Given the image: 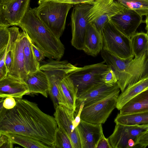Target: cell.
Wrapping results in <instances>:
<instances>
[{"instance_id":"4dcf8cb0","label":"cell","mask_w":148,"mask_h":148,"mask_svg":"<svg viewBox=\"0 0 148 148\" xmlns=\"http://www.w3.org/2000/svg\"><path fill=\"white\" fill-rule=\"evenodd\" d=\"M136 147L145 148L148 146V130L141 132L136 140Z\"/></svg>"},{"instance_id":"60d3db41","label":"cell","mask_w":148,"mask_h":148,"mask_svg":"<svg viewBox=\"0 0 148 148\" xmlns=\"http://www.w3.org/2000/svg\"><path fill=\"white\" fill-rule=\"evenodd\" d=\"M11 0H0V3L5 2Z\"/></svg>"},{"instance_id":"ffe728a7","label":"cell","mask_w":148,"mask_h":148,"mask_svg":"<svg viewBox=\"0 0 148 148\" xmlns=\"http://www.w3.org/2000/svg\"><path fill=\"white\" fill-rule=\"evenodd\" d=\"M29 88V94H40L47 98L49 83L45 73L40 69L35 72L27 74L24 80Z\"/></svg>"},{"instance_id":"3957f363","label":"cell","mask_w":148,"mask_h":148,"mask_svg":"<svg viewBox=\"0 0 148 148\" xmlns=\"http://www.w3.org/2000/svg\"><path fill=\"white\" fill-rule=\"evenodd\" d=\"M18 26L26 32L32 42L44 53L46 57L57 60L63 57L65 49L60 39L53 34L29 8Z\"/></svg>"},{"instance_id":"7c38bea8","label":"cell","mask_w":148,"mask_h":148,"mask_svg":"<svg viewBox=\"0 0 148 148\" xmlns=\"http://www.w3.org/2000/svg\"><path fill=\"white\" fill-rule=\"evenodd\" d=\"M55 110L53 115L58 127L69 138L73 148H82L77 127L75 128L73 124L75 112L62 105H58Z\"/></svg>"},{"instance_id":"8d00e7d4","label":"cell","mask_w":148,"mask_h":148,"mask_svg":"<svg viewBox=\"0 0 148 148\" xmlns=\"http://www.w3.org/2000/svg\"><path fill=\"white\" fill-rule=\"evenodd\" d=\"M96 148H112L108 138H106L103 134L100 138Z\"/></svg>"},{"instance_id":"52a82bcc","label":"cell","mask_w":148,"mask_h":148,"mask_svg":"<svg viewBox=\"0 0 148 148\" xmlns=\"http://www.w3.org/2000/svg\"><path fill=\"white\" fill-rule=\"evenodd\" d=\"M120 90L101 100L84 107L81 114V119L94 124L104 123L116 108V100Z\"/></svg>"},{"instance_id":"5bb4252c","label":"cell","mask_w":148,"mask_h":148,"mask_svg":"<svg viewBox=\"0 0 148 148\" xmlns=\"http://www.w3.org/2000/svg\"><path fill=\"white\" fill-rule=\"evenodd\" d=\"M111 20L123 33L130 38L136 33L143 21L142 16L135 11L125 7Z\"/></svg>"},{"instance_id":"4316f807","label":"cell","mask_w":148,"mask_h":148,"mask_svg":"<svg viewBox=\"0 0 148 148\" xmlns=\"http://www.w3.org/2000/svg\"><path fill=\"white\" fill-rule=\"evenodd\" d=\"M125 8L133 10L143 16L148 14V0H117Z\"/></svg>"},{"instance_id":"6da1fadb","label":"cell","mask_w":148,"mask_h":148,"mask_svg":"<svg viewBox=\"0 0 148 148\" xmlns=\"http://www.w3.org/2000/svg\"><path fill=\"white\" fill-rule=\"evenodd\" d=\"M15 99V106L0 116V133L29 137L53 148L58 127L55 117L42 112L36 103Z\"/></svg>"},{"instance_id":"836d02e7","label":"cell","mask_w":148,"mask_h":148,"mask_svg":"<svg viewBox=\"0 0 148 148\" xmlns=\"http://www.w3.org/2000/svg\"><path fill=\"white\" fill-rule=\"evenodd\" d=\"M12 61V53L11 43L9 39V41L6 48V56L5 60V65L8 72L11 67Z\"/></svg>"},{"instance_id":"44dd1931","label":"cell","mask_w":148,"mask_h":148,"mask_svg":"<svg viewBox=\"0 0 148 148\" xmlns=\"http://www.w3.org/2000/svg\"><path fill=\"white\" fill-rule=\"evenodd\" d=\"M120 110L119 114L122 115L148 112V89L129 100Z\"/></svg>"},{"instance_id":"74e56055","label":"cell","mask_w":148,"mask_h":148,"mask_svg":"<svg viewBox=\"0 0 148 148\" xmlns=\"http://www.w3.org/2000/svg\"><path fill=\"white\" fill-rule=\"evenodd\" d=\"M84 106V103L82 102L81 103L78 111L75 116V118L73 122V126L75 128L78 126L81 120V114Z\"/></svg>"},{"instance_id":"2e32d148","label":"cell","mask_w":148,"mask_h":148,"mask_svg":"<svg viewBox=\"0 0 148 148\" xmlns=\"http://www.w3.org/2000/svg\"><path fill=\"white\" fill-rule=\"evenodd\" d=\"M29 92L28 86L23 80L8 75L0 80V98L21 99Z\"/></svg>"},{"instance_id":"5b68a950","label":"cell","mask_w":148,"mask_h":148,"mask_svg":"<svg viewBox=\"0 0 148 148\" xmlns=\"http://www.w3.org/2000/svg\"><path fill=\"white\" fill-rule=\"evenodd\" d=\"M102 34L103 49L121 59L134 58L130 38L123 33L111 19L105 25Z\"/></svg>"},{"instance_id":"1f68e13d","label":"cell","mask_w":148,"mask_h":148,"mask_svg":"<svg viewBox=\"0 0 148 148\" xmlns=\"http://www.w3.org/2000/svg\"><path fill=\"white\" fill-rule=\"evenodd\" d=\"M98 0H39L38 4L45 1H50L57 3H65L73 5L81 3H94Z\"/></svg>"},{"instance_id":"7a4b0ae2","label":"cell","mask_w":148,"mask_h":148,"mask_svg":"<svg viewBox=\"0 0 148 148\" xmlns=\"http://www.w3.org/2000/svg\"><path fill=\"white\" fill-rule=\"evenodd\" d=\"M102 57L114 72L121 92L148 76V50L134 58L123 59L102 49Z\"/></svg>"},{"instance_id":"9a60e30c","label":"cell","mask_w":148,"mask_h":148,"mask_svg":"<svg viewBox=\"0 0 148 148\" xmlns=\"http://www.w3.org/2000/svg\"><path fill=\"white\" fill-rule=\"evenodd\" d=\"M120 89L117 83L110 86L104 83L97 85L77 97L76 101V115L81 103H84V107L101 100L109 95Z\"/></svg>"},{"instance_id":"f35d334b","label":"cell","mask_w":148,"mask_h":148,"mask_svg":"<svg viewBox=\"0 0 148 148\" xmlns=\"http://www.w3.org/2000/svg\"><path fill=\"white\" fill-rule=\"evenodd\" d=\"M138 125L145 131L148 130V124Z\"/></svg>"},{"instance_id":"f1b7e54d","label":"cell","mask_w":148,"mask_h":148,"mask_svg":"<svg viewBox=\"0 0 148 148\" xmlns=\"http://www.w3.org/2000/svg\"><path fill=\"white\" fill-rule=\"evenodd\" d=\"M10 38L8 27L0 25V55L2 54L8 44Z\"/></svg>"},{"instance_id":"7402d4cb","label":"cell","mask_w":148,"mask_h":148,"mask_svg":"<svg viewBox=\"0 0 148 148\" xmlns=\"http://www.w3.org/2000/svg\"><path fill=\"white\" fill-rule=\"evenodd\" d=\"M148 89V76L127 87L119 95L116 108L120 110L129 100L142 92Z\"/></svg>"},{"instance_id":"d6986e66","label":"cell","mask_w":148,"mask_h":148,"mask_svg":"<svg viewBox=\"0 0 148 148\" xmlns=\"http://www.w3.org/2000/svg\"><path fill=\"white\" fill-rule=\"evenodd\" d=\"M103 48L102 33L93 23H89L85 34L83 51L88 55L95 56Z\"/></svg>"},{"instance_id":"ac0fdd59","label":"cell","mask_w":148,"mask_h":148,"mask_svg":"<svg viewBox=\"0 0 148 148\" xmlns=\"http://www.w3.org/2000/svg\"><path fill=\"white\" fill-rule=\"evenodd\" d=\"M69 75L65 77L58 82L59 105L75 112L77 90Z\"/></svg>"},{"instance_id":"9c48e42d","label":"cell","mask_w":148,"mask_h":148,"mask_svg":"<svg viewBox=\"0 0 148 148\" xmlns=\"http://www.w3.org/2000/svg\"><path fill=\"white\" fill-rule=\"evenodd\" d=\"M93 3L74 5L71 15V44L77 49L83 50L86 32L89 22L88 17Z\"/></svg>"},{"instance_id":"cb8c5ba5","label":"cell","mask_w":148,"mask_h":148,"mask_svg":"<svg viewBox=\"0 0 148 148\" xmlns=\"http://www.w3.org/2000/svg\"><path fill=\"white\" fill-rule=\"evenodd\" d=\"M114 122L125 125H140L148 124V112L128 115L118 114Z\"/></svg>"},{"instance_id":"e0dca14e","label":"cell","mask_w":148,"mask_h":148,"mask_svg":"<svg viewBox=\"0 0 148 148\" xmlns=\"http://www.w3.org/2000/svg\"><path fill=\"white\" fill-rule=\"evenodd\" d=\"M77 127L82 148H96L100 138L103 134L101 124H92L81 119Z\"/></svg>"},{"instance_id":"4fadbf2b","label":"cell","mask_w":148,"mask_h":148,"mask_svg":"<svg viewBox=\"0 0 148 148\" xmlns=\"http://www.w3.org/2000/svg\"><path fill=\"white\" fill-rule=\"evenodd\" d=\"M144 131L138 125L116 123L113 133L108 138L112 148L136 147L137 137Z\"/></svg>"},{"instance_id":"e575fe53","label":"cell","mask_w":148,"mask_h":148,"mask_svg":"<svg viewBox=\"0 0 148 148\" xmlns=\"http://www.w3.org/2000/svg\"><path fill=\"white\" fill-rule=\"evenodd\" d=\"M32 47L34 53L38 61L39 62L44 60L46 57L44 53L32 42Z\"/></svg>"},{"instance_id":"f546056e","label":"cell","mask_w":148,"mask_h":148,"mask_svg":"<svg viewBox=\"0 0 148 148\" xmlns=\"http://www.w3.org/2000/svg\"><path fill=\"white\" fill-rule=\"evenodd\" d=\"M103 80L105 84L110 86L114 85L117 82L114 72L110 67L103 76Z\"/></svg>"},{"instance_id":"603a6c76","label":"cell","mask_w":148,"mask_h":148,"mask_svg":"<svg viewBox=\"0 0 148 148\" xmlns=\"http://www.w3.org/2000/svg\"><path fill=\"white\" fill-rule=\"evenodd\" d=\"M24 40L23 51L26 70L27 74L33 73L40 69V63L37 60L34 53L32 47V42L25 31Z\"/></svg>"},{"instance_id":"d590c367","label":"cell","mask_w":148,"mask_h":148,"mask_svg":"<svg viewBox=\"0 0 148 148\" xmlns=\"http://www.w3.org/2000/svg\"><path fill=\"white\" fill-rule=\"evenodd\" d=\"M16 99L12 97L5 98L3 102V106L6 109L8 110L13 108L16 106Z\"/></svg>"},{"instance_id":"30bf717a","label":"cell","mask_w":148,"mask_h":148,"mask_svg":"<svg viewBox=\"0 0 148 148\" xmlns=\"http://www.w3.org/2000/svg\"><path fill=\"white\" fill-rule=\"evenodd\" d=\"M125 7L115 0H98L93 4L88 17L89 23H93L100 32L106 23Z\"/></svg>"},{"instance_id":"8fae6325","label":"cell","mask_w":148,"mask_h":148,"mask_svg":"<svg viewBox=\"0 0 148 148\" xmlns=\"http://www.w3.org/2000/svg\"><path fill=\"white\" fill-rule=\"evenodd\" d=\"M31 0H11L0 3V25L18 26L28 10Z\"/></svg>"},{"instance_id":"484cf974","label":"cell","mask_w":148,"mask_h":148,"mask_svg":"<svg viewBox=\"0 0 148 148\" xmlns=\"http://www.w3.org/2000/svg\"><path fill=\"white\" fill-rule=\"evenodd\" d=\"M6 133L14 144L27 148H49L42 142L29 137L19 134Z\"/></svg>"},{"instance_id":"277c9868","label":"cell","mask_w":148,"mask_h":148,"mask_svg":"<svg viewBox=\"0 0 148 148\" xmlns=\"http://www.w3.org/2000/svg\"><path fill=\"white\" fill-rule=\"evenodd\" d=\"M31 11L57 38L60 39L65 28L67 15L73 5L50 1L38 3Z\"/></svg>"},{"instance_id":"ba28073f","label":"cell","mask_w":148,"mask_h":148,"mask_svg":"<svg viewBox=\"0 0 148 148\" xmlns=\"http://www.w3.org/2000/svg\"><path fill=\"white\" fill-rule=\"evenodd\" d=\"M9 29L12 61L8 75L24 81L28 74L25 68L23 51L25 31L20 32L16 26L9 28Z\"/></svg>"},{"instance_id":"ab89813d","label":"cell","mask_w":148,"mask_h":148,"mask_svg":"<svg viewBox=\"0 0 148 148\" xmlns=\"http://www.w3.org/2000/svg\"><path fill=\"white\" fill-rule=\"evenodd\" d=\"M145 23L146 24L145 29L147 31V33L148 34V14L146 16Z\"/></svg>"},{"instance_id":"d6a6232c","label":"cell","mask_w":148,"mask_h":148,"mask_svg":"<svg viewBox=\"0 0 148 148\" xmlns=\"http://www.w3.org/2000/svg\"><path fill=\"white\" fill-rule=\"evenodd\" d=\"M14 144L6 133H0V148H12Z\"/></svg>"},{"instance_id":"d4e9b609","label":"cell","mask_w":148,"mask_h":148,"mask_svg":"<svg viewBox=\"0 0 148 148\" xmlns=\"http://www.w3.org/2000/svg\"><path fill=\"white\" fill-rule=\"evenodd\" d=\"M130 38L135 57L148 50V34L143 32L136 33Z\"/></svg>"},{"instance_id":"8992f818","label":"cell","mask_w":148,"mask_h":148,"mask_svg":"<svg viewBox=\"0 0 148 148\" xmlns=\"http://www.w3.org/2000/svg\"><path fill=\"white\" fill-rule=\"evenodd\" d=\"M104 61L79 68L69 75L77 90V97L94 87L104 83V75L110 67Z\"/></svg>"},{"instance_id":"83f0119b","label":"cell","mask_w":148,"mask_h":148,"mask_svg":"<svg viewBox=\"0 0 148 148\" xmlns=\"http://www.w3.org/2000/svg\"><path fill=\"white\" fill-rule=\"evenodd\" d=\"M53 148H73L69 138L58 127L55 132Z\"/></svg>"}]
</instances>
